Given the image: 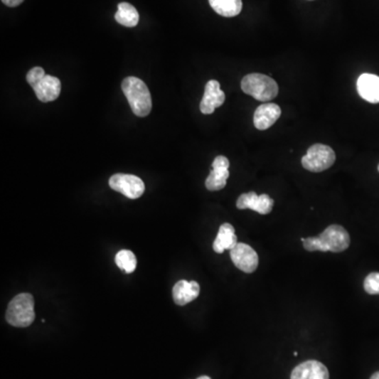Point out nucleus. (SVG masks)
I'll use <instances>...</instances> for the list:
<instances>
[{
    "label": "nucleus",
    "instance_id": "nucleus-16",
    "mask_svg": "<svg viewBox=\"0 0 379 379\" xmlns=\"http://www.w3.org/2000/svg\"><path fill=\"white\" fill-rule=\"evenodd\" d=\"M237 236L235 235V229L230 223H223L219 228L216 240H214L213 250L216 253L221 254L225 250L231 251L237 245Z\"/></svg>",
    "mask_w": 379,
    "mask_h": 379
},
{
    "label": "nucleus",
    "instance_id": "nucleus-22",
    "mask_svg": "<svg viewBox=\"0 0 379 379\" xmlns=\"http://www.w3.org/2000/svg\"><path fill=\"white\" fill-rule=\"evenodd\" d=\"M370 379H379V371L376 372V373H374Z\"/></svg>",
    "mask_w": 379,
    "mask_h": 379
},
{
    "label": "nucleus",
    "instance_id": "nucleus-2",
    "mask_svg": "<svg viewBox=\"0 0 379 379\" xmlns=\"http://www.w3.org/2000/svg\"><path fill=\"white\" fill-rule=\"evenodd\" d=\"M122 89L136 116L146 117L151 113L152 98L148 87L142 80L134 76L127 78L122 83Z\"/></svg>",
    "mask_w": 379,
    "mask_h": 379
},
{
    "label": "nucleus",
    "instance_id": "nucleus-4",
    "mask_svg": "<svg viewBox=\"0 0 379 379\" xmlns=\"http://www.w3.org/2000/svg\"><path fill=\"white\" fill-rule=\"evenodd\" d=\"M34 297L30 293L16 295L6 310V321L16 328H27L35 321Z\"/></svg>",
    "mask_w": 379,
    "mask_h": 379
},
{
    "label": "nucleus",
    "instance_id": "nucleus-17",
    "mask_svg": "<svg viewBox=\"0 0 379 379\" xmlns=\"http://www.w3.org/2000/svg\"><path fill=\"white\" fill-rule=\"evenodd\" d=\"M115 19L119 25L133 28L139 23V14L132 4H128V2H122V4H118Z\"/></svg>",
    "mask_w": 379,
    "mask_h": 379
},
{
    "label": "nucleus",
    "instance_id": "nucleus-14",
    "mask_svg": "<svg viewBox=\"0 0 379 379\" xmlns=\"http://www.w3.org/2000/svg\"><path fill=\"white\" fill-rule=\"evenodd\" d=\"M359 96L370 104H379V76L375 74H361L357 80Z\"/></svg>",
    "mask_w": 379,
    "mask_h": 379
},
{
    "label": "nucleus",
    "instance_id": "nucleus-10",
    "mask_svg": "<svg viewBox=\"0 0 379 379\" xmlns=\"http://www.w3.org/2000/svg\"><path fill=\"white\" fill-rule=\"evenodd\" d=\"M229 159L225 156H217L212 164V171L205 179V188L209 191H219L227 185L230 176Z\"/></svg>",
    "mask_w": 379,
    "mask_h": 379
},
{
    "label": "nucleus",
    "instance_id": "nucleus-24",
    "mask_svg": "<svg viewBox=\"0 0 379 379\" xmlns=\"http://www.w3.org/2000/svg\"><path fill=\"white\" fill-rule=\"evenodd\" d=\"M298 353L297 351L294 352V356H297Z\"/></svg>",
    "mask_w": 379,
    "mask_h": 379
},
{
    "label": "nucleus",
    "instance_id": "nucleus-20",
    "mask_svg": "<svg viewBox=\"0 0 379 379\" xmlns=\"http://www.w3.org/2000/svg\"><path fill=\"white\" fill-rule=\"evenodd\" d=\"M363 288L365 292L370 295L379 294V273L373 272L365 277L363 282Z\"/></svg>",
    "mask_w": 379,
    "mask_h": 379
},
{
    "label": "nucleus",
    "instance_id": "nucleus-8",
    "mask_svg": "<svg viewBox=\"0 0 379 379\" xmlns=\"http://www.w3.org/2000/svg\"><path fill=\"white\" fill-rule=\"evenodd\" d=\"M230 256L236 268L245 273H253L260 264V258L255 250L244 242L236 245L235 247L230 251Z\"/></svg>",
    "mask_w": 379,
    "mask_h": 379
},
{
    "label": "nucleus",
    "instance_id": "nucleus-18",
    "mask_svg": "<svg viewBox=\"0 0 379 379\" xmlns=\"http://www.w3.org/2000/svg\"><path fill=\"white\" fill-rule=\"evenodd\" d=\"M210 6L217 14L223 17H235L242 12V0H209Z\"/></svg>",
    "mask_w": 379,
    "mask_h": 379
},
{
    "label": "nucleus",
    "instance_id": "nucleus-25",
    "mask_svg": "<svg viewBox=\"0 0 379 379\" xmlns=\"http://www.w3.org/2000/svg\"><path fill=\"white\" fill-rule=\"evenodd\" d=\"M378 172H379V164H378Z\"/></svg>",
    "mask_w": 379,
    "mask_h": 379
},
{
    "label": "nucleus",
    "instance_id": "nucleus-3",
    "mask_svg": "<svg viewBox=\"0 0 379 379\" xmlns=\"http://www.w3.org/2000/svg\"><path fill=\"white\" fill-rule=\"evenodd\" d=\"M27 82L41 102H53L60 95V80L54 76L47 75L43 68H33L28 73Z\"/></svg>",
    "mask_w": 379,
    "mask_h": 379
},
{
    "label": "nucleus",
    "instance_id": "nucleus-7",
    "mask_svg": "<svg viewBox=\"0 0 379 379\" xmlns=\"http://www.w3.org/2000/svg\"><path fill=\"white\" fill-rule=\"evenodd\" d=\"M110 187L130 199H137L144 194V183L139 177L131 174H114L109 181Z\"/></svg>",
    "mask_w": 379,
    "mask_h": 379
},
{
    "label": "nucleus",
    "instance_id": "nucleus-21",
    "mask_svg": "<svg viewBox=\"0 0 379 379\" xmlns=\"http://www.w3.org/2000/svg\"><path fill=\"white\" fill-rule=\"evenodd\" d=\"M6 6H11V8H15V6H19L23 4V0H1Z\"/></svg>",
    "mask_w": 379,
    "mask_h": 379
},
{
    "label": "nucleus",
    "instance_id": "nucleus-11",
    "mask_svg": "<svg viewBox=\"0 0 379 379\" xmlns=\"http://www.w3.org/2000/svg\"><path fill=\"white\" fill-rule=\"evenodd\" d=\"M225 100V92L220 89L217 80H210L205 85V94L201 102V111L203 114H212L216 108L223 106Z\"/></svg>",
    "mask_w": 379,
    "mask_h": 379
},
{
    "label": "nucleus",
    "instance_id": "nucleus-19",
    "mask_svg": "<svg viewBox=\"0 0 379 379\" xmlns=\"http://www.w3.org/2000/svg\"><path fill=\"white\" fill-rule=\"evenodd\" d=\"M115 262L118 268L127 274L133 273L137 267L136 256L132 251H129V250H122L118 252L115 256Z\"/></svg>",
    "mask_w": 379,
    "mask_h": 379
},
{
    "label": "nucleus",
    "instance_id": "nucleus-13",
    "mask_svg": "<svg viewBox=\"0 0 379 379\" xmlns=\"http://www.w3.org/2000/svg\"><path fill=\"white\" fill-rule=\"evenodd\" d=\"M282 115V109L278 105L267 102L256 109L254 113V126L258 130L271 128Z\"/></svg>",
    "mask_w": 379,
    "mask_h": 379
},
{
    "label": "nucleus",
    "instance_id": "nucleus-9",
    "mask_svg": "<svg viewBox=\"0 0 379 379\" xmlns=\"http://www.w3.org/2000/svg\"><path fill=\"white\" fill-rule=\"evenodd\" d=\"M274 201L268 194L257 195L255 192L245 193L238 197L236 207L240 210L250 209L262 215L271 213Z\"/></svg>",
    "mask_w": 379,
    "mask_h": 379
},
{
    "label": "nucleus",
    "instance_id": "nucleus-23",
    "mask_svg": "<svg viewBox=\"0 0 379 379\" xmlns=\"http://www.w3.org/2000/svg\"><path fill=\"white\" fill-rule=\"evenodd\" d=\"M197 379H211V378H209V376L203 375V376H201V378H198Z\"/></svg>",
    "mask_w": 379,
    "mask_h": 379
},
{
    "label": "nucleus",
    "instance_id": "nucleus-15",
    "mask_svg": "<svg viewBox=\"0 0 379 379\" xmlns=\"http://www.w3.org/2000/svg\"><path fill=\"white\" fill-rule=\"evenodd\" d=\"M199 293H201V286L195 280H192V282H188L185 279L179 280L173 287L172 291L173 299H174L175 304H178V306H186V304H190L191 301L199 297Z\"/></svg>",
    "mask_w": 379,
    "mask_h": 379
},
{
    "label": "nucleus",
    "instance_id": "nucleus-12",
    "mask_svg": "<svg viewBox=\"0 0 379 379\" xmlns=\"http://www.w3.org/2000/svg\"><path fill=\"white\" fill-rule=\"evenodd\" d=\"M291 379H330V374L321 361H308L294 368Z\"/></svg>",
    "mask_w": 379,
    "mask_h": 379
},
{
    "label": "nucleus",
    "instance_id": "nucleus-5",
    "mask_svg": "<svg viewBox=\"0 0 379 379\" xmlns=\"http://www.w3.org/2000/svg\"><path fill=\"white\" fill-rule=\"evenodd\" d=\"M242 90L258 102H269L278 95V85L270 76L260 73L245 75L242 80Z\"/></svg>",
    "mask_w": 379,
    "mask_h": 379
},
{
    "label": "nucleus",
    "instance_id": "nucleus-1",
    "mask_svg": "<svg viewBox=\"0 0 379 379\" xmlns=\"http://www.w3.org/2000/svg\"><path fill=\"white\" fill-rule=\"evenodd\" d=\"M304 249L309 252L345 251L350 245V235L345 228L338 225H329L317 237L301 238Z\"/></svg>",
    "mask_w": 379,
    "mask_h": 379
},
{
    "label": "nucleus",
    "instance_id": "nucleus-6",
    "mask_svg": "<svg viewBox=\"0 0 379 379\" xmlns=\"http://www.w3.org/2000/svg\"><path fill=\"white\" fill-rule=\"evenodd\" d=\"M336 161L334 150L326 144H313L301 159V164L310 172L319 173L328 170Z\"/></svg>",
    "mask_w": 379,
    "mask_h": 379
}]
</instances>
